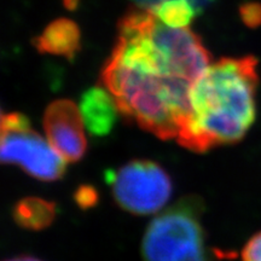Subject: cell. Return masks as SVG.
<instances>
[{"label":"cell","mask_w":261,"mask_h":261,"mask_svg":"<svg viewBox=\"0 0 261 261\" xmlns=\"http://www.w3.org/2000/svg\"><path fill=\"white\" fill-rule=\"evenodd\" d=\"M102 83L120 113L159 138L177 139L189 115L192 85L211 64L200 37L162 23L149 9L120 19Z\"/></svg>","instance_id":"obj_1"},{"label":"cell","mask_w":261,"mask_h":261,"mask_svg":"<svg viewBox=\"0 0 261 261\" xmlns=\"http://www.w3.org/2000/svg\"><path fill=\"white\" fill-rule=\"evenodd\" d=\"M257 85L255 57L211 63L192 85L189 115L177 142L198 154L240 142L255 121Z\"/></svg>","instance_id":"obj_2"},{"label":"cell","mask_w":261,"mask_h":261,"mask_svg":"<svg viewBox=\"0 0 261 261\" xmlns=\"http://www.w3.org/2000/svg\"><path fill=\"white\" fill-rule=\"evenodd\" d=\"M200 205L195 198H188L159 214L143 238L144 261H187L203 254Z\"/></svg>","instance_id":"obj_3"},{"label":"cell","mask_w":261,"mask_h":261,"mask_svg":"<svg viewBox=\"0 0 261 261\" xmlns=\"http://www.w3.org/2000/svg\"><path fill=\"white\" fill-rule=\"evenodd\" d=\"M2 162L17 165L42 181H55L65 173L67 161L48 140L32 129L28 117L19 113L2 116Z\"/></svg>","instance_id":"obj_4"},{"label":"cell","mask_w":261,"mask_h":261,"mask_svg":"<svg viewBox=\"0 0 261 261\" xmlns=\"http://www.w3.org/2000/svg\"><path fill=\"white\" fill-rule=\"evenodd\" d=\"M116 203L136 215H148L162 210L172 195V180L159 163L133 160L117 171L108 172Z\"/></svg>","instance_id":"obj_5"},{"label":"cell","mask_w":261,"mask_h":261,"mask_svg":"<svg viewBox=\"0 0 261 261\" xmlns=\"http://www.w3.org/2000/svg\"><path fill=\"white\" fill-rule=\"evenodd\" d=\"M80 108L69 99H57L46 108L44 129L48 143L67 162L84 158L87 149Z\"/></svg>","instance_id":"obj_6"},{"label":"cell","mask_w":261,"mask_h":261,"mask_svg":"<svg viewBox=\"0 0 261 261\" xmlns=\"http://www.w3.org/2000/svg\"><path fill=\"white\" fill-rule=\"evenodd\" d=\"M80 113L90 135L108 136L115 126L120 109L115 98L106 87H92L85 91L80 99Z\"/></svg>","instance_id":"obj_7"},{"label":"cell","mask_w":261,"mask_h":261,"mask_svg":"<svg viewBox=\"0 0 261 261\" xmlns=\"http://www.w3.org/2000/svg\"><path fill=\"white\" fill-rule=\"evenodd\" d=\"M34 45L41 54L74 58L80 48V29L70 19H56L35 39Z\"/></svg>","instance_id":"obj_8"},{"label":"cell","mask_w":261,"mask_h":261,"mask_svg":"<svg viewBox=\"0 0 261 261\" xmlns=\"http://www.w3.org/2000/svg\"><path fill=\"white\" fill-rule=\"evenodd\" d=\"M57 207L54 202L39 197H25L18 201L12 210L16 224L25 230L40 231L54 223Z\"/></svg>","instance_id":"obj_9"},{"label":"cell","mask_w":261,"mask_h":261,"mask_svg":"<svg viewBox=\"0 0 261 261\" xmlns=\"http://www.w3.org/2000/svg\"><path fill=\"white\" fill-rule=\"evenodd\" d=\"M149 10L162 23L172 28H187L197 14L189 0H165Z\"/></svg>","instance_id":"obj_10"},{"label":"cell","mask_w":261,"mask_h":261,"mask_svg":"<svg viewBox=\"0 0 261 261\" xmlns=\"http://www.w3.org/2000/svg\"><path fill=\"white\" fill-rule=\"evenodd\" d=\"M74 198L79 207L83 208V210H87V208H91L97 204L98 192L91 185H83L75 192Z\"/></svg>","instance_id":"obj_11"},{"label":"cell","mask_w":261,"mask_h":261,"mask_svg":"<svg viewBox=\"0 0 261 261\" xmlns=\"http://www.w3.org/2000/svg\"><path fill=\"white\" fill-rule=\"evenodd\" d=\"M242 261H261V231L254 234L244 246Z\"/></svg>","instance_id":"obj_12"},{"label":"cell","mask_w":261,"mask_h":261,"mask_svg":"<svg viewBox=\"0 0 261 261\" xmlns=\"http://www.w3.org/2000/svg\"><path fill=\"white\" fill-rule=\"evenodd\" d=\"M241 15L244 23L249 27H255L261 23V6L257 4H247L241 9Z\"/></svg>","instance_id":"obj_13"},{"label":"cell","mask_w":261,"mask_h":261,"mask_svg":"<svg viewBox=\"0 0 261 261\" xmlns=\"http://www.w3.org/2000/svg\"><path fill=\"white\" fill-rule=\"evenodd\" d=\"M133 2L136 3V5L138 6V8L151 9L154 8L155 5L160 4L161 2H165V0H133ZM189 2L195 6L196 11L201 12L202 10H203L208 4H211L213 0H189Z\"/></svg>","instance_id":"obj_14"},{"label":"cell","mask_w":261,"mask_h":261,"mask_svg":"<svg viewBox=\"0 0 261 261\" xmlns=\"http://www.w3.org/2000/svg\"><path fill=\"white\" fill-rule=\"evenodd\" d=\"M5 261H41L37 259V257H33V256H28V255H21V256H16L12 257V259L5 260Z\"/></svg>","instance_id":"obj_15"},{"label":"cell","mask_w":261,"mask_h":261,"mask_svg":"<svg viewBox=\"0 0 261 261\" xmlns=\"http://www.w3.org/2000/svg\"><path fill=\"white\" fill-rule=\"evenodd\" d=\"M65 2V5L68 6V8H75L77 4V0H64Z\"/></svg>","instance_id":"obj_16"},{"label":"cell","mask_w":261,"mask_h":261,"mask_svg":"<svg viewBox=\"0 0 261 261\" xmlns=\"http://www.w3.org/2000/svg\"><path fill=\"white\" fill-rule=\"evenodd\" d=\"M187 261H207V260L204 259L203 254H201V255L195 256V257H191V259H189V260H187Z\"/></svg>","instance_id":"obj_17"}]
</instances>
